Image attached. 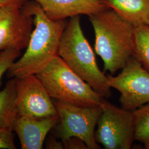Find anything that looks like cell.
Listing matches in <instances>:
<instances>
[{
	"label": "cell",
	"mask_w": 149,
	"mask_h": 149,
	"mask_svg": "<svg viewBox=\"0 0 149 149\" xmlns=\"http://www.w3.org/2000/svg\"><path fill=\"white\" fill-rule=\"evenodd\" d=\"M33 1L35 28L32 31L25 53L8 70L7 75L10 79L36 75L58 55L60 39L68 21L50 19L40 6Z\"/></svg>",
	"instance_id": "obj_1"
},
{
	"label": "cell",
	"mask_w": 149,
	"mask_h": 149,
	"mask_svg": "<svg viewBox=\"0 0 149 149\" xmlns=\"http://www.w3.org/2000/svg\"><path fill=\"white\" fill-rule=\"evenodd\" d=\"M95 34V49L102 59L104 71L114 74L133 56L134 26L107 8L89 16Z\"/></svg>",
	"instance_id": "obj_2"
},
{
	"label": "cell",
	"mask_w": 149,
	"mask_h": 149,
	"mask_svg": "<svg viewBox=\"0 0 149 149\" xmlns=\"http://www.w3.org/2000/svg\"><path fill=\"white\" fill-rule=\"evenodd\" d=\"M80 16L70 18L62 34L58 55L76 74L104 98L111 96L107 77L99 69L95 54L81 26Z\"/></svg>",
	"instance_id": "obj_3"
},
{
	"label": "cell",
	"mask_w": 149,
	"mask_h": 149,
	"mask_svg": "<svg viewBox=\"0 0 149 149\" xmlns=\"http://www.w3.org/2000/svg\"><path fill=\"white\" fill-rule=\"evenodd\" d=\"M36 75L52 98L77 106H101L104 97L76 74L59 55Z\"/></svg>",
	"instance_id": "obj_4"
},
{
	"label": "cell",
	"mask_w": 149,
	"mask_h": 149,
	"mask_svg": "<svg viewBox=\"0 0 149 149\" xmlns=\"http://www.w3.org/2000/svg\"><path fill=\"white\" fill-rule=\"evenodd\" d=\"M59 116L55 126L56 135L62 141L71 137L82 140L88 149H101L95 139V129L101 114V106H77L54 100Z\"/></svg>",
	"instance_id": "obj_5"
},
{
	"label": "cell",
	"mask_w": 149,
	"mask_h": 149,
	"mask_svg": "<svg viewBox=\"0 0 149 149\" xmlns=\"http://www.w3.org/2000/svg\"><path fill=\"white\" fill-rule=\"evenodd\" d=\"M95 136L106 149H130L135 140L132 111L116 106L104 99Z\"/></svg>",
	"instance_id": "obj_6"
},
{
	"label": "cell",
	"mask_w": 149,
	"mask_h": 149,
	"mask_svg": "<svg viewBox=\"0 0 149 149\" xmlns=\"http://www.w3.org/2000/svg\"><path fill=\"white\" fill-rule=\"evenodd\" d=\"M33 1L0 6V51L26 49L34 24Z\"/></svg>",
	"instance_id": "obj_7"
},
{
	"label": "cell",
	"mask_w": 149,
	"mask_h": 149,
	"mask_svg": "<svg viewBox=\"0 0 149 149\" xmlns=\"http://www.w3.org/2000/svg\"><path fill=\"white\" fill-rule=\"evenodd\" d=\"M120 74L107 75V83L118 91L123 108L133 111L149 102V72L132 56Z\"/></svg>",
	"instance_id": "obj_8"
},
{
	"label": "cell",
	"mask_w": 149,
	"mask_h": 149,
	"mask_svg": "<svg viewBox=\"0 0 149 149\" xmlns=\"http://www.w3.org/2000/svg\"><path fill=\"white\" fill-rule=\"evenodd\" d=\"M15 78L18 114L37 118L58 115L52 97L36 75Z\"/></svg>",
	"instance_id": "obj_9"
},
{
	"label": "cell",
	"mask_w": 149,
	"mask_h": 149,
	"mask_svg": "<svg viewBox=\"0 0 149 149\" xmlns=\"http://www.w3.org/2000/svg\"><path fill=\"white\" fill-rule=\"evenodd\" d=\"M58 115L37 118L18 114L12 126L22 149H42L49 132L59 122Z\"/></svg>",
	"instance_id": "obj_10"
},
{
	"label": "cell",
	"mask_w": 149,
	"mask_h": 149,
	"mask_svg": "<svg viewBox=\"0 0 149 149\" xmlns=\"http://www.w3.org/2000/svg\"><path fill=\"white\" fill-rule=\"evenodd\" d=\"M54 21L80 15L90 16L107 9L100 0H33Z\"/></svg>",
	"instance_id": "obj_11"
},
{
	"label": "cell",
	"mask_w": 149,
	"mask_h": 149,
	"mask_svg": "<svg viewBox=\"0 0 149 149\" xmlns=\"http://www.w3.org/2000/svg\"><path fill=\"white\" fill-rule=\"evenodd\" d=\"M134 27L146 23L149 17V0H100Z\"/></svg>",
	"instance_id": "obj_12"
},
{
	"label": "cell",
	"mask_w": 149,
	"mask_h": 149,
	"mask_svg": "<svg viewBox=\"0 0 149 149\" xmlns=\"http://www.w3.org/2000/svg\"><path fill=\"white\" fill-rule=\"evenodd\" d=\"M18 115L16 78H11L0 91V128L12 129Z\"/></svg>",
	"instance_id": "obj_13"
},
{
	"label": "cell",
	"mask_w": 149,
	"mask_h": 149,
	"mask_svg": "<svg viewBox=\"0 0 149 149\" xmlns=\"http://www.w3.org/2000/svg\"><path fill=\"white\" fill-rule=\"evenodd\" d=\"M133 56L149 72V25L143 24L134 27Z\"/></svg>",
	"instance_id": "obj_14"
},
{
	"label": "cell",
	"mask_w": 149,
	"mask_h": 149,
	"mask_svg": "<svg viewBox=\"0 0 149 149\" xmlns=\"http://www.w3.org/2000/svg\"><path fill=\"white\" fill-rule=\"evenodd\" d=\"M133 114L135 140L149 144V102L132 111Z\"/></svg>",
	"instance_id": "obj_15"
},
{
	"label": "cell",
	"mask_w": 149,
	"mask_h": 149,
	"mask_svg": "<svg viewBox=\"0 0 149 149\" xmlns=\"http://www.w3.org/2000/svg\"><path fill=\"white\" fill-rule=\"evenodd\" d=\"M21 54V51L15 48H8L0 51V85L3 74Z\"/></svg>",
	"instance_id": "obj_16"
},
{
	"label": "cell",
	"mask_w": 149,
	"mask_h": 149,
	"mask_svg": "<svg viewBox=\"0 0 149 149\" xmlns=\"http://www.w3.org/2000/svg\"><path fill=\"white\" fill-rule=\"evenodd\" d=\"M13 130L11 128H0V149H15Z\"/></svg>",
	"instance_id": "obj_17"
},
{
	"label": "cell",
	"mask_w": 149,
	"mask_h": 149,
	"mask_svg": "<svg viewBox=\"0 0 149 149\" xmlns=\"http://www.w3.org/2000/svg\"><path fill=\"white\" fill-rule=\"evenodd\" d=\"M64 149H88L85 143L81 139L71 137L64 141Z\"/></svg>",
	"instance_id": "obj_18"
},
{
	"label": "cell",
	"mask_w": 149,
	"mask_h": 149,
	"mask_svg": "<svg viewBox=\"0 0 149 149\" xmlns=\"http://www.w3.org/2000/svg\"><path fill=\"white\" fill-rule=\"evenodd\" d=\"M46 149H64L63 142L59 141L56 138L53 136H50L46 143Z\"/></svg>",
	"instance_id": "obj_19"
},
{
	"label": "cell",
	"mask_w": 149,
	"mask_h": 149,
	"mask_svg": "<svg viewBox=\"0 0 149 149\" xmlns=\"http://www.w3.org/2000/svg\"><path fill=\"white\" fill-rule=\"evenodd\" d=\"M28 0H0V6L8 5L16 3H24Z\"/></svg>",
	"instance_id": "obj_20"
},
{
	"label": "cell",
	"mask_w": 149,
	"mask_h": 149,
	"mask_svg": "<svg viewBox=\"0 0 149 149\" xmlns=\"http://www.w3.org/2000/svg\"><path fill=\"white\" fill-rule=\"evenodd\" d=\"M144 148L145 149H149V144L144 145Z\"/></svg>",
	"instance_id": "obj_21"
},
{
	"label": "cell",
	"mask_w": 149,
	"mask_h": 149,
	"mask_svg": "<svg viewBox=\"0 0 149 149\" xmlns=\"http://www.w3.org/2000/svg\"><path fill=\"white\" fill-rule=\"evenodd\" d=\"M145 24H149V18H148V20L146 22V23H145Z\"/></svg>",
	"instance_id": "obj_22"
}]
</instances>
